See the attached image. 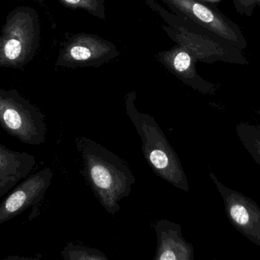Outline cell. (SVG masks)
Here are the masks:
<instances>
[{
	"instance_id": "obj_13",
	"label": "cell",
	"mask_w": 260,
	"mask_h": 260,
	"mask_svg": "<svg viewBox=\"0 0 260 260\" xmlns=\"http://www.w3.org/2000/svg\"><path fill=\"white\" fill-rule=\"evenodd\" d=\"M70 55L76 61H85L91 56L89 49L82 46H75L70 50Z\"/></svg>"
},
{
	"instance_id": "obj_4",
	"label": "cell",
	"mask_w": 260,
	"mask_h": 260,
	"mask_svg": "<svg viewBox=\"0 0 260 260\" xmlns=\"http://www.w3.org/2000/svg\"><path fill=\"white\" fill-rule=\"evenodd\" d=\"M0 126L25 145L39 146L47 137L45 116L16 90L0 89Z\"/></svg>"
},
{
	"instance_id": "obj_15",
	"label": "cell",
	"mask_w": 260,
	"mask_h": 260,
	"mask_svg": "<svg viewBox=\"0 0 260 260\" xmlns=\"http://www.w3.org/2000/svg\"><path fill=\"white\" fill-rule=\"evenodd\" d=\"M256 114H258V115H259V117H260V110H256Z\"/></svg>"
},
{
	"instance_id": "obj_11",
	"label": "cell",
	"mask_w": 260,
	"mask_h": 260,
	"mask_svg": "<svg viewBox=\"0 0 260 260\" xmlns=\"http://www.w3.org/2000/svg\"><path fill=\"white\" fill-rule=\"evenodd\" d=\"M239 15L251 17L256 8H260V0H232Z\"/></svg>"
},
{
	"instance_id": "obj_10",
	"label": "cell",
	"mask_w": 260,
	"mask_h": 260,
	"mask_svg": "<svg viewBox=\"0 0 260 260\" xmlns=\"http://www.w3.org/2000/svg\"><path fill=\"white\" fill-rule=\"evenodd\" d=\"M66 260H108L106 255L100 250L91 247L69 243L62 252Z\"/></svg>"
},
{
	"instance_id": "obj_5",
	"label": "cell",
	"mask_w": 260,
	"mask_h": 260,
	"mask_svg": "<svg viewBox=\"0 0 260 260\" xmlns=\"http://www.w3.org/2000/svg\"><path fill=\"white\" fill-rule=\"evenodd\" d=\"M214 184L222 198L224 210L230 224L255 245L260 247V207L242 192L228 187L212 172Z\"/></svg>"
},
{
	"instance_id": "obj_12",
	"label": "cell",
	"mask_w": 260,
	"mask_h": 260,
	"mask_svg": "<svg viewBox=\"0 0 260 260\" xmlns=\"http://www.w3.org/2000/svg\"><path fill=\"white\" fill-rule=\"evenodd\" d=\"M174 65L179 72L188 70L191 65L190 56L186 52H180L174 58Z\"/></svg>"
},
{
	"instance_id": "obj_3",
	"label": "cell",
	"mask_w": 260,
	"mask_h": 260,
	"mask_svg": "<svg viewBox=\"0 0 260 260\" xmlns=\"http://www.w3.org/2000/svg\"><path fill=\"white\" fill-rule=\"evenodd\" d=\"M40 41L38 13L18 6L6 18L0 32V68L22 70L35 56Z\"/></svg>"
},
{
	"instance_id": "obj_8",
	"label": "cell",
	"mask_w": 260,
	"mask_h": 260,
	"mask_svg": "<svg viewBox=\"0 0 260 260\" xmlns=\"http://www.w3.org/2000/svg\"><path fill=\"white\" fill-rule=\"evenodd\" d=\"M36 164L35 156L13 151L0 143V197L28 177Z\"/></svg>"
},
{
	"instance_id": "obj_6",
	"label": "cell",
	"mask_w": 260,
	"mask_h": 260,
	"mask_svg": "<svg viewBox=\"0 0 260 260\" xmlns=\"http://www.w3.org/2000/svg\"><path fill=\"white\" fill-rule=\"evenodd\" d=\"M53 174L44 168L23 180L0 203V225L13 219L30 208L38 206L51 184Z\"/></svg>"
},
{
	"instance_id": "obj_7",
	"label": "cell",
	"mask_w": 260,
	"mask_h": 260,
	"mask_svg": "<svg viewBox=\"0 0 260 260\" xmlns=\"http://www.w3.org/2000/svg\"><path fill=\"white\" fill-rule=\"evenodd\" d=\"M154 228L157 238L154 260H193V246L183 238L180 224L160 220Z\"/></svg>"
},
{
	"instance_id": "obj_14",
	"label": "cell",
	"mask_w": 260,
	"mask_h": 260,
	"mask_svg": "<svg viewBox=\"0 0 260 260\" xmlns=\"http://www.w3.org/2000/svg\"><path fill=\"white\" fill-rule=\"evenodd\" d=\"M64 1L70 3V4H76V3H79L80 0H64Z\"/></svg>"
},
{
	"instance_id": "obj_2",
	"label": "cell",
	"mask_w": 260,
	"mask_h": 260,
	"mask_svg": "<svg viewBox=\"0 0 260 260\" xmlns=\"http://www.w3.org/2000/svg\"><path fill=\"white\" fill-rule=\"evenodd\" d=\"M126 113L142 140V150L153 172L177 189L189 192L187 177L178 155L151 116L140 113L129 99Z\"/></svg>"
},
{
	"instance_id": "obj_16",
	"label": "cell",
	"mask_w": 260,
	"mask_h": 260,
	"mask_svg": "<svg viewBox=\"0 0 260 260\" xmlns=\"http://www.w3.org/2000/svg\"><path fill=\"white\" fill-rule=\"evenodd\" d=\"M259 31H260V24H259Z\"/></svg>"
},
{
	"instance_id": "obj_9",
	"label": "cell",
	"mask_w": 260,
	"mask_h": 260,
	"mask_svg": "<svg viewBox=\"0 0 260 260\" xmlns=\"http://www.w3.org/2000/svg\"><path fill=\"white\" fill-rule=\"evenodd\" d=\"M236 132L246 151L260 166V125L238 122Z\"/></svg>"
},
{
	"instance_id": "obj_1",
	"label": "cell",
	"mask_w": 260,
	"mask_h": 260,
	"mask_svg": "<svg viewBox=\"0 0 260 260\" xmlns=\"http://www.w3.org/2000/svg\"><path fill=\"white\" fill-rule=\"evenodd\" d=\"M83 160L82 174L104 209L111 215L120 212V201L129 196L136 183L128 165L118 156L85 137L76 139Z\"/></svg>"
}]
</instances>
